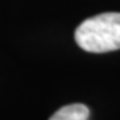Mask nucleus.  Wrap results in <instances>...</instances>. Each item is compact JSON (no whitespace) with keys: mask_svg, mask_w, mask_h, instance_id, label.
<instances>
[{"mask_svg":"<svg viewBox=\"0 0 120 120\" xmlns=\"http://www.w3.org/2000/svg\"><path fill=\"white\" fill-rule=\"evenodd\" d=\"M77 45L91 53L120 49V12H105L90 17L75 31Z\"/></svg>","mask_w":120,"mask_h":120,"instance_id":"1","label":"nucleus"},{"mask_svg":"<svg viewBox=\"0 0 120 120\" xmlns=\"http://www.w3.org/2000/svg\"><path fill=\"white\" fill-rule=\"evenodd\" d=\"M90 109L80 103L64 105L53 113L48 120H88Z\"/></svg>","mask_w":120,"mask_h":120,"instance_id":"2","label":"nucleus"}]
</instances>
